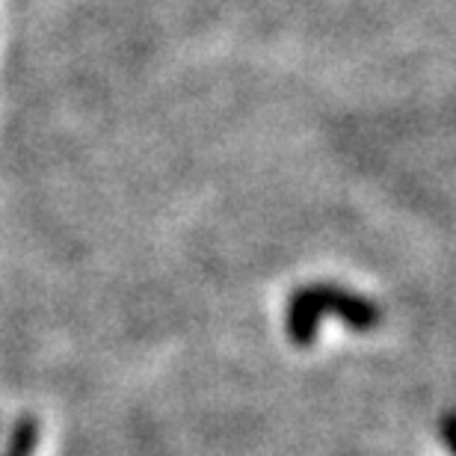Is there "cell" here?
<instances>
[{"label":"cell","instance_id":"6da1fadb","mask_svg":"<svg viewBox=\"0 0 456 456\" xmlns=\"http://www.w3.org/2000/svg\"><path fill=\"white\" fill-rule=\"evenodd\" d=\"M326 314L341 317L355 332H368L379 323V308L368 297L330 285V281H321V285H305L294 290V297L288 299V338L297 346H312L317 341V326H321Z\"/></svg>","mask_w":456,"mask_h":456},{"label":"cell","instance_id":"7a4b0ae2","mask_svg":"<svg viewBox=\"0 0 456 456\" xmlns=\"http://www.w3.org/2000/svg\"><path fill=\"white\" fill-rule=\"evenodd\" d=\"M39 444V421L33 415L18 418L6 442V456H33Z\"/></svg>","mask_w":456,"mask_h":456},{"label":"cell","instance_id":"3957f363","mask_svg":"<svg viewBox=\"0 0 456 456\" xmlns=\"http://www.w3.org/2000/svg\"><path fill=\"white\" fill-rule=\"evenodd\" d=\"M442 439H444V448L453 453L456 451V444H453V415H444V421H442Z\"/></svg>","mask_w":456,"mask_h":456}]
</instances>
